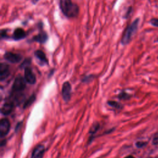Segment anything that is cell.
Masks as SVG:
<instances>
[{"mask_svg":"<svg viewBox=\"0 0 158 158\" xmlns=\"http://www.w3.org/2000/svg\"><path fill=\"white\" fill-rule=\"evenodd\" d=\"M59 7L63 14L68 18H74L78 15L79 7L72 0H59Z\"/></svg>","mask_w":158,"mask_h":158,"instance_id":"obj_1","label":"cell"},{"mask_svg":"<svg viewBox=\"0 0 158 158\" xmlns=\"http://www.w3.org/2000/svg\"><path fill=\"white\" fill-rule=\"evenodd\" d=\"M139 22V19L136 18L127 27L121 39V43L122 45H127L131 41L132 38L138 31Z\"/></svg>","mask_w":158,"mask_h":158,"instance_id":"obj_2","label":"cell"},{"mask_svg":"<svg viewBox=\"0 0 158 158\" xmlns=\"http://www.w3.org/2000/svg\"><path fill=\"white\" fill-rule=\"evenodd\" d=\"M26 81L24 77H22L20 75H18L13 83L12 86V93L14 94L20 93L23 91L26 86Z\"/></svg>","mask_w":158,"mask_h":158,"instance_id":"obj_3","label":"cell"},{"mask_svg":"<svg viewBox=\"0 0 158 158\" xmlns=\"http://www.w3.org/2000/svg\"><path fill=\"white\" fill-rule=\"evenodd\" d=\"M4 58L10 63L16 64L21 61L22 59V56L19 54L14 53L12 52H6L4 54Z\"/></svg>","mask_w":158,"mask_h":158,"instance_id":"obj_4","label":"cell"},{"mask_svg":"<svg viewBox=\"0 0 158 158\" xmlns=\"http://www.w3.org/2000/svg\"><path fill=\"white\" fill-rule=\"evenodd\" d=\"M71 93H72L71 85L69 81H65V83H64L62 88V98L65 102H68L69 101H70L71 98Z\"/></svg>","mask_w":158,"mask_h":158,"instance_id":"obj_5","label":"cell"},{"mask_svg":"<svg viewBox=\"0 0 158 158\" xmlns=\"http://www.w3.org/2000/svg\"><path fill=\"white\" fill-rule=\"evenodd\" d=\"M24 78L26 82L31 85L35 84L36 81L35 75L31 69L28 66L25 67L24 69Z\"/></svg>","mask_w":158,"mask_h":158,"instance_id":"obj_6","label":"cell"},{"mask_svg":"<svg viewBox=\"0 0 158 158\" xmlns=\"http://www.w3.org/2000/svg\"><path fill=\"white\" fill-rule=\"evenodd\" d=\"M10 128V125L9 120L7 118H4L1 119L0 122V136L1 137H4L6 136L9 132Z\"/></svg>","mask_w":158,"mask_h":158,"instance_id":"obj_7","label":"cell"},{"mask_svg":"<svg viewBox=\"0 0 158 158\" xmlns=\"http://www.w3.org/2000/svg\"><path fill=\"white\" fill-rule=\"evenodd\" d=\"M10 74L9 66L6 63H1L0 65V80L1 81L6 80Z\"/></svg>","mask_w":158,"mask_h":158,"instance_id":"obj_8","label":"cell"},{"mask_svg":"<svg viewBox=\"0 0 158 158\" xmlns=\"http://www.w3.org/2000/svg\"><path fill=\"white\" fill-rule=\"evenodd\" d=\"M44 151V146L42 144H38L34 148L30 158H43Z\"/></svg>","mask_w":158,"mask_h":158,"instance_id":"obj_9","label":"cell"},{"mask_svg":"<svg viewBox=\"0 0 158 158\" xmlns=\"http://www.w3.org/2000/svg\"><path fill=\"white\" fill-rule=\"evenodd\" d=\"M14 107V104L12 101H8L5 102L1 107V114L4 115H7L10 114L13 110Z\"/></svg>","mask_w":158,"mask_h":158,"instance_id":"obj_10","label":"cell"},{"mask_svg":"<svg viewBox=\"0 0 158 158\" xmlns=\"http://www.w3.org/2000/svg\"><path fill=\"white\" fill-rule=\"evenodd\" d=\"M48 39V36L47 33L45 31H42L40 32L37 35L33 36L31 40L33 41H36L41 44H44L47 41Z\"/></svg>","mask_w":158,"mask_h":158,"instance_id":"obj_11","label":"cell"},{"mask_svg":"<svg viewBox=\"0 0 158 158\" xmlns=\"http://www.w3.org/2000/svg\"><path fill=\"white\" fill-rule=\"evenodd\" d=\"M26 37V32L21 28H16L12 34V39L15 41L20 40Z\"/></svg>","mask_w":158,"mask_h":158,"instance_id":"obj_12","label":"cell"},{"mask_svg":"<svg viewBox=\"0 0 158 158\" xmlns=\"http://www.w3.org/2000/svg\"><path fill=\"white\" fill-rule=\"evenodd\" d=\"M35 56L36 57V59L40 61V64H48V60L46 56V54L44 52L41 50H36L34 52Z\"/></svg>","mask_w":158,"mask_h":158,"instance_id":"obj_13","label":"cell"},{"mask_svg":"<svg viewBox=\"0 0 158 158\" xmlns=\"http://www.w3.org/2000/svg\"><path fill=\"white\" fill-rule=\"evenodd\" d=\"M35 99H36L35 95L34 94L31 95L28 99H27L25 101V103L23 104V108H27L30 106H31L33 103V102L35 101Z\"/></svg>","mask_w":158,"mask_h":158,"instance_id":"obj_14","label":"cell"},{"mask_svg":"<svg viewBox=\"0 0 158 158\" xmlns=\"http://www.w3.org/2000/svg\"><path fill=\"white\" fill-rule=\"evenodd\" d=\"M99 128V124L98 122L94 123L91 126V128H90V130H89V134H90L91 135H93L95 134V133L98 131V130Z\"/></svg>","mask_w":158,"mask_h":158,"instance_id":"obj_15","label":"cell"},{"mask_svg":"<svg viewBox=\"0 0 158 158\" xmlns=\"http://www.w3.org/2000/svg\"><path fill=\"white\" fill-rule=\"evenodd\" d=\"M107 103H108V104H109L110 106H112V107H114V108H115V109H121V108H122V105H121L120 103H118V102H116V101H108Z\"/></svg>","mask_w":158,"mask_h":158,"instance_id":"obj_16","label":"cell"},{"mask_svg":"<svg viewBox=\"0 0 158 158\" xmlns=\"http://www.w3.org/2000/svg\"><path fill=\"white\" fill-rule=\"evenodd\" d=\"M149 23L151 25L156 27H158V19L157 18H152L150 20Z\"/></svg>","mask_w":158,"mask_h":158,"instance_id":"obj_17","label":"cell"},{"mask_svg":"<svg viewBox=\"0 0 158 158\" xmlns=\"http://www.w3.org/2000/svg\"><path fill=\"white\" fill-rule=\"evenodd\" d=\"M129 97H130V95L126 93H122L118 96V98L120 99H127L129 98Z\"/></svg>","mask_w":158,"mask_h":158,"instance_id":"obj_18","label":"cell"},{"mask_svg":"<svg viewBox=\"0 0 158 158\" xmlns=\"http://www.w3.org/2000/svg\"><path fill=\"white\" fill-rule=\"evenodd\" d=\"M1 38H4V39H6L8 38V36H7V30H4V29H2L1 30Z\"/></svg>","mask_w":158,"mask_h":158,"instance_id":"obj_19","label":"cell"},{"mask_svg":"<svg viewBox=\"0 0 158 158\" xmlns=\"http://www.w3.org/2000/svg\"><path fill=\"white\" fill-rule=\"evenodd\" d=\"M131 11H132V7H129V8L128 9V10H127V12H126L125 14L124 18H125V19H127V18L130 15V13L131 12Z\"/></svg>","mask_w":158,"mask_h":158,"instance_id":"obj_20","label":"cell"},{"mask_svg":"<svg viewBox=\"0 0 158 158\" xmlns=\"http://www.w3.org/2000/svg\"><path fill=\"white\" fill-rule=\"evenodd\" d=\"M146 144V143L144 142H143V141H138L136 143V146L138 148H141V147H143L144 146V145Z\"/></svg>","mask_w":158,"mask_h":158,"instance_id":"obj_21","label":"cell"},{"mask_svg":"<svg viewBox=\"0 0 158 158\" xmlns=\"http://www.w3.org/2000/svg\"><path fill=\"white\" fill-rule=\"evenodd\" d=\"M153 143H154V144H158V136H156V137L154 138Z\"/></svg>","mask_w":158,"mask_h":158,"instance_id":"obj_22","label":"cell"},{"mask_svg":"<svg viewBox=\"0 0 158 158\" xmlns=\"http://www.w3.org/2000/svg\"><path fill=\"white\" fill-rule=\"evenodd\" d=\"M38 1V0H32V2H33V4H36Z\"/></svg>","mask_w":158,"mask_h":158,"instance_id":"obj_23","label":"cell"},{"mask_svg":"<svg viewBox=\"0 0 158 158\" xmlns=\"http://www.w3.org/2000/svg\"><path fill=\"white\" fill-rule=\"evenodd\" d=\"M125 158H135V157L133 156H128L125 157Z\"/></svg>","mask_w":158,"mask_h":158,"instance_id":"obj_24","label":"cell"},{"mask_svg":"<svg viewBox=\"0 0 158 158\" xmlns=\"http://www.w3.org/2000/svg\"><path fill=\"white\" fill-rule=\"evenodd\" d=\"M155 42H158V38L156 39V40H155Z\"/></svg>","mask_w":158,"mask_h":158,"instance_id":"obj_25","label":"cell"},{"mask_svg":"<svg viewBox=\"0 0 158 158\" xmlns=\"http://www.w3.org/2000/svg\"><path fill=\"white\" fill-rule=\"evenodd\" d=\"M157 59H158V57H157Z\"/></svg>","mask_w":158,"mask_h":158,"instance_id":"obj_26","label":"cell"}]
</instances>
